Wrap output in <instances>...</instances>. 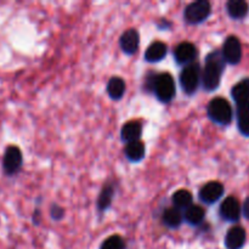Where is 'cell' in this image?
I'll return each mask as SVG.
<instances>
[{"label":"cell","mask_w":249,"mask_h":249,"mask_svg":"<svg viewBox=\"0 0 249 249\" xmlns=\"http://www.w3.org/2000/svg\"><path fill=\"white\" fill-rule=\"evenodd\" d=\"M226 61L221 51H212L207 55L204 61V67L202 71V85L207 91H214L219 88L221 82V75L225 70Z\"/></svg>","instance_id":"6da1fadb"},{"label":"cell","mask_w":249,"mask_h":249,"mask_svg":"<svg viewBox=\"0 0 249 249\" xmlns=\"http://www.w3.org/2000/svg\"><path fill=\"white\" fill-rule=\"evenodd\" d=\"M147 88L152 90L160 102L164 104L172 101L177 92L175 82L169 73L152 74V77H147Z\"/></svg>","instance_id":"7a4b0ae2"},{"label":"cell","mask_w":249,"mask_h":249,"mask_svg":"<svg viewBox=\"0 0 249 249\" xmlns=\"http://www.w3.org/2000/svg\"><path fill=\"white\" fill-rule=\"evenodd\" d=\"M207 112L209 118L219 125H229L232 122V107L224 97H215L211 100L207 107Z\"/></svg>","instance_id":"3957f363"},{"label":"cell","mask_w":249,"mask_h":249,"mask_svg":"<svg viewBox=\"0 0 249 249\" xmlns=\"http://www.w3.org/2000/svg\"><path fill=\"white\" fill-rule=\"evenodd\" d=\"M202 83V71L199 63L194 62L182 68L180 73V85L182 91L186 95L191 96L198 89L199 84Z\"/></svg>","instance_id":"277c9868"},{"label":"cell","mask_w":249,"mask_h":249,"mask_svg":"<svg viewBox=\"0 0 249 249\" xmlns=\"http://www.w3.org/2000/svg\"><path fill=\"white\" fill-rule=\"evenodd\" d=\"M212 14V5L207 0H197L186 6L184 18L189 24L203 23Z\"/></svg>","instance_id":"5b68a950"},{"label":"cell","mask_w":249,"mask_h":249,"mask_svg":"<svg viewBox=\"0 0 249 249\" xmlns=\"http://www.w3.org/2000/svg\"><path fill=\"white\" fill-rule=\"evenodd\" d=\"M23 165V156L17 146H7L2 157V170L7 177H14Z\"/></svg>","instance_id":"8992f818"},{"label":"cell","mask_w":249,"mask_h":249,"mask_svg":"<svg viewBox=\"0 0 249 249\" xmlns=\"http://www.w3.org/2000/svg\"><path fill=\"white\" fill-rule=\"evenodd\" d=\"M221 53L224 56V60L230 65L240 63L242 58V45H241L240 39L235 36H228L221 49Z\"/></svg>","instance_id":"52a82bcc"},{"label":"cell","mask_w":249,"mask_h":249,"mask_svg":"<svg viewBox=\"0 0 249 249\" xmlns=\"http://www.w3.org/2000/svg\"><path fill=\"white\" fill-rule=\"evenodd\" d=\"M197 56H198V50L190 41L180 43L174 51L175 61H177L178 65L181 66H187L194 63L196 61Z\"/></svg>","instance_id":"ba28073f"},{"label":"cell","mask_w":249,"mask_h":249,"mask_svg":"<svg viewBox=\"0 0 249 249\" xmlns=\"http://www.w3.org/2000/svg\"><path fill=\"white\" fill-rule=\"evenodd\" d=\"M224 185L219 181H209L199 190V199L206 204H213L223 197Z\"/></svg>","instance_id":"9c48e42d"},{"label":"cell","mask_w":249,"mask_h":249,"mask_svg":"<svg viewBox=\"0 0 249 249\" xmlns=\"http://www.w3.org/2000/svg\"><path fill=\"white\" fill-rule=\"evenodd\" d=\"M219 213L223 219L230 223H235L238 221L242 214V209H241V204L237 198L235 197H228L223 201L219 208Z\"/></svg>","instance_id":"30bf717a"},{"label":"cell","mask_w":249,"mask_h":249,"mask_svg":"<svg viewBox=\"0 0 249 249\" xmlns=\"http://www.w3.org/2000/svg\"><path fill=\"white\" fill-rule=\"evenodd\" d=\"M119 45L124 53L131 56L138 51L140 46V34L135 28H130L122 34L119 39Z\"/></svg>","instance_id":"8fae6325"},{"label":"cell","mask_w":249,"mask_h":249,"mask_svg":"<svg viewBox=\"0 0 249 249\" xmlns=\"http://www.w3.org/2000/svg\"><path fill=\"white\" fill-rule=\"evenodd\" d=\"M246 230L241 226H233L228 231L225 236V246L228 249H241L245 246Z\"/></svg>","instance_id":"7c38bea8"},{"label":"cell","mask_w":249,"mask_h":249,"mask_svg":"<svg viewBox=\"0 0 249 249\" xmlns=\"http://www.w3.org/2000/svg\"><path fill=\"white\" fill-rule=\"evenodd\" d=\"M141 134H142V125L140 122L130 121L126 122L122 128L121 138L124 142L131 143L135 141H140Z\"/></svg>","instance_id":"4fadbf2b"},{"label":"cell","mask_w":249,"mask_h":249,"mask_svg":"<svg viewBox=\"0 0 249 249\" xmlns=\"http://www.w3.org/2000/svg\"><path fill=\"white\" fill-rule=\"evenodd\" d=\"M167 44H164L163 41H155V43H152L146 49L145 60L151 63L160 62V61H162L167 56Z\"/></svg>","instance_id":"5bb4252c"},{"label":"cell","mask_w":249,"mask_h":249,"mask_svg":"<svg viewBox=\"0 0 249 249\" xmlns=\"http://www.w3.org/2000/svg\"><path fill=\"white\" fill-rule=\"evenodd\" d=\"M124 153H125V157L130 162L138 163L145 158L146 147L141 141H135V142L126 143L125 148H124Z\"/></svg>","instance_id":"9a60e30c"},{"label":"cell","mask_w":249,"mask_h":249,"mask_svg":"<svg viewBox=\"0 0 249 249\" xmlns=\"http://www.w3.org/2000/svg\"><path fill=\"white\" fill-rule=\"evenodd\" d=\"M231 96L236 105L249 104V78L241 80L231 90Z\"/></svg>","instance_id":"2e32d148"},{"label":"cell","mask_w":249,"mask_h":249,"mask_svg":"<svg viewBox=\"0 0 249 249\" xmlns=\"http://www.w3.org/2000/svg\"><path fill=\"white\" fill-rule=\"evenodd\" d=\"M226 10L231 18L242 19L248 14V4L243 0H230L226 4Z\"/></svg>","instance_id":"e0dca14e"},{"label":"cell","mask_w":249,"mask_h":249,"mask_svg":"<svg viewBox=\"0 0 249 249\" xmlns=\"http://www.w3.org/2000/svg\"><path fill=\"white\" fill-rule=\"evenodd\" d=\"M182 219L184 215L181 214L180 209L172 207V208H167L162 215L163 224L169 229H178L182 224Z\"/></svg>","instance_id":"ac0fdd59"},{"label":"cell","mask_w":249,"mask_h":249,"mask_svg":"<svg viewBox=\"0 0 249 249\" xmlns=\"http://www.w3.org/2000/svg\"><path fill=\"white\" fill-rule=\"evenodd\" d=\"M107 94L112 100H121L125 94V82L121 77H112L107 83Z\"/></svg>","instance_id":"d6986e66"},{"label":"cell","mask_w":249,"mask_h":249,"mask_svg":"<svg viewBox=\"0 0 249 249\" xmlns=\"http://www.w3.org/2000/svg\"><path fill=\"white\" fill-rule=\"evenodd\" d=\"M206 218V211L201 206L192 204L189 208L185 209L184 219L190 224V225L197 226L202 224V221Z\"/></svg>","instance_id":"ffe728a7"},{"label":"cell","mask_w":249,"mask_h":249,"mask_svg":"<svg viewBox=\"0 0 249 249\" xmlns=\"http://www.w3.org/2000/svg\"><path fill=\"white\" fill-rule=\"evenodd\" d=\"M237 125L241 134L249 138V104L237 105Z\"/></svg>","instance_id":"44dd1931"},{"label":"cell","mask_w":249,"mask_h":249,"mask_svg":"<svg viewBox=\"0 0 249 249\" xmlns=\"http://www.w3.org/2000/svg\"><path fill=\"white\" fill-rule=\"evenodd\" d=\"M173 204H174L175 208L178 209H187L190 206H192V195L191 192L187 191V190H178L177 192H174L172 197Z\"/></svg>","instance_id":"7402d4cb"},{"label":"cell","mask_w":249,"mask_h":249,"mask_svg":"<svg viewBox=\"0 0 249 249\" xmlns=\"http://www.w3.org/2000/svg\"><path fill=\"white\" fill-rule=\"evenodd\" d=\"M113 197H114V187L109 184L105 185L101 194H100L99 198H97V208H99V211L104 212L106 211V209H108L109 206H111L112 201H113Z\"/></svg>","instance_id":"603a6c76"},{"label":"cell","mask_w":249,"mask_h":249,"mask_svg":"<svg viewBox=\"0 0 249 249\" xmlns=\"http://www.w3.org/2000/svg\"><path fill=\"white\" fill-rule=\"evenodd\" d=\"M100 249H125V243L121 236L112 235L102 242Z\"/></svg>","instance_id":"cb8c5ba5"},{"label":"cell","mask_w":249,"mask_h":249,"mask_svg":"<svg viewBox=\"0 0 249 249\" xmlns=\"http://www.w3.org/2000/svg\"><path fill=\"white\" fill-rule=\"evenodd\" d=\"M51 218L53 219V220H61V219L65 216V211H63L62 207L57 206V204H53V207H51Z\"/></svg>","instance_id":"d4e9b609"},{"label":"cell","mask_w":249,"mask_h":249,"mask_svg":"<svg viewBox=\"0 0 249 249\" xmlns=\"http://www.w3.org/2000/svg\"><path fill=\"white\" fill-rule=\"evenodd\" d=\"M242 213H243V215H245V218H247L249 220V197L247 199H246L245 203H243Z\"/></svg>","instance_id":"484cf974"}]
</instances>
